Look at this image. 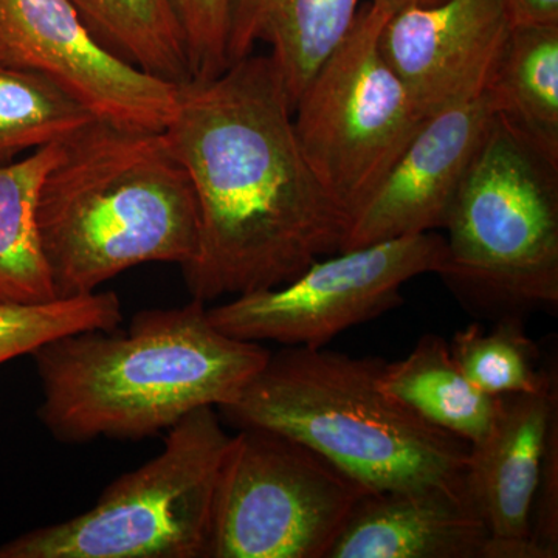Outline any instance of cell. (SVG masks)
Returning <instances> with one entry per match:
<instances>
[{"label":"cell","mask_w":558,"mask_h":558,"mask_svg":"<svg viewBox=\"0 0 558 558\" xmlns=\"http://www.w3.org/2000/svg\"><path fill=\"white\" fill-rule=\"evenodd\" d=\"M231 436L215 409L168 429L163 449L113 480L94 508L0 546V558H205Z\"/></svg>","instance_id":"8992f818"},{"label":"cell","mask_w":558,"mask_h":558,"mask_svg":"<svg viewBox=\"0 0 558 558\" xmlns=\"http://www.w3.org/2000/svg\"><path fill=\"white\" fill-rule=\"evenodd\" d=\"M94 120L57 83L0 57V167L21 154L64 142Z\"/></svg>","instance_id":"ffe728a7"},{"label":"cell","mask_w":558,"mask_h":558,"mask_svg":"<svg viewBox=\"0 0 558 558\" xmlns=\"http://www.w3.org/2000/svg\"><path fill=\"white\" fill-rule=\"evenodd\" d=\"M486 95L497 119L558 165V24L510 25Z\"/></svg>","instance_id":"2e32d148"},{"label":"cell","mask_w":558,"mask_h":558,"mask_svg":"<svg viewBox=\"0 0 558 558\" xmlns=\"http://www.w3.org/2000/svg\"><path fill=\"white\" fill-rule=\"evenodd\" d=\"M385 363L326 347H286L270 352L219 411L234 427L299 440L368 492L465 490L470 444L388 395L380 385Z\"/></svg>","instance_id":"277c9868"},{"label":"cell","mask_w":558,"mask_h":558,"mask_svg":"<svg viewBox=\"0 0 558 558\" xmlns=\"http://www.w3.org/2000/svg\"><path fill=\"white\" fill-rule=\"evenodd\" d=\"M439 277L470 310L558 304V165L495 117L447 220Z\"/></svg>","instance_id":"5b68a950"},{"label":"cell","mask_w":558,"mask_h":558,"mask_svg":"<svg viewBox=\"0 0 558 558\" xmlns=\"http://www.w3.org/2000/svg\"><path fill=\"white\" fill-rule=\"evenodd\" d=\"M510 25L558 24V0H501Z\"/></svg>","instance_id":"d4e9b609"},{"label":"cell","mask_w":558,"mask_h":558,"mask_svg":"<svg viewBox=\"0 0 558 558\" xmlns=\"http://www.w3.org/2000/svg\"><path fill=\"white\" fill-rule=\"evenodd\" d=\"M440 2L444 0H368V5L391 17L392 14L409 7H428Z\"/></svg>","instance_id":"484cf974"},{"label":"cell","mask_w":558,"mask_h":558,"mask_svg":"<svg viewBox=\"0 0 558 558\" xmlns=\"http://www.w3.org/2000/svg\"><path fill=\"white\" fill-rule=\"evenodd\" d=\"M509 31L501 0H444L392 14L379 47L428 119L486 94Z\"/></svg>","instance_id":"8fae6325"},{"label":"cell","mask_w":558,"mask_h":558,"mask_svg":"<svg viewBox=\"0 0 558 558\" xmlns=\"http://www.w3.org/2000/svg\"><path fill=\"white\" fill-rule=\"evenodd\" d=\"M449 348L465 379L494 398L542 391L557 381L539 366L538 347L521 318H499L490 330L473 323L454 333Z\"/></svg>","instance_id":"44dd1931"},{"label":"cell","mask_w":558,"mask_h":558,"mask_svg":"<svg viewBox=\"0 0 558 558\" xmlns=\"http://www.w3.org/2000/svg\"><path fill=\"white\" fill-rule=\"evenodd\" d=\"M362 0H230L227 60L270 47L290 105L354 25Z\"/></svg>","instance_id":"9a60e30c"},{"label":"cell","mask_w":558,"mask_h":558,"mask_svg":"<svg viewBox=\"0 0 558 558\" xmlns=\"http://www.w3.org/2000/svg\"><path fill=\"white\" fill-rule=\"evenodd\" d=\"M62 142L0 167V304L57 299L36 229L44 178L60 159Z\"/></svg>","instance_id":"ac0fdd59"},{"label":"cell","mask_w":558,"mask_h":558,"mask_svg":"<svg viewBox=\"0 0 558 558\" xmlns=\"http://www.w3.org/2000/svg\"><path fill=\"white\" fill-rule=\"evenodd\" d=\"M380 385L429 424L470 446L494 427L499 398L473 387L451 357L449 343L427 333L398 362L385 363Z\"/></svg>","instance_id":"e0dca14e"},{"label":"cell","mask_w":558,"mask_h":558,"mask_svg":"<svg viewBox=\"0 0 558 558\" xmlns=\"http://www.w3.org/2000/svg\"><path fill=\"white\" fill-rule=\"evenodd\" d=\"M488 537L465 490L368 492L326 558H483Z\"/></svg>","instance_id":"5bb4252c"},{"label":"cell","mask_w":558,"mask_h":558,"mask_svg":"<svg viewBox=\"0 0 558 558\" xmlns=\"http://www.w3.org/2000/svg\"><path fill=\"white\" fill-rule=\"evenodd\" d=\"M207 311L193 299L137 312L124 330H84L36 349L44 427L69 446L142 440L193 411L229 405L270 351L220 332Z\"/></svg>","instance_id":"7a4b0ae2"},{"label":"cell","mask_w":558,"mask_h":558,"mask_svg":"<svg viewBox=\"0 0 558 558\" xmlns=\"http://www.w3.org/2000/svg\"><path fill=\"white\" fill-rule=\"evenodd\" d=\"M532 539L546 557L558 556V418L550 427L531 510Z\"/></svg>","instance_id":"cb8c5ba5"},{"label":"cell","mask_w":558,"mask_h":558,"mask_svg":"<svg viewBox=\"0 0 558 558\" xmlns=\"http://www.w3.org/2000/svg\"><path fill=\"white\" fill-rule=\"evenodd\" d=\"M90 32L135 68L171 83L191 80L170 0H69Z\"/></svg>","instance_id":"d6986e66"},{"label":"cell","mask_w":558,"mask_h":558,"mask_svg":"<svg viewBox=\"0 0 558 558\" xmlns=\"http://www.w3.org/2000/svg\"><path fill=\"white\" fill-rule=\"evenodd\" d=\"M494 119L486 94L425 119L355 215L341 252L446 229Z\"/></svg>","instance_id":"7c38bea8"},{"label":"cell","mask_w":558,"mask_h":558,"mask_svg":"<svg viewBox=\"0 0 558 558\" xmlns=\"http://www.w3.org/2000/svg\"><path fill=\"white\" fill-rule=\"evenodd\" d=\"M123 322L119 295L94 292L35 304H0V365L32 355L69 333L109 330Z\"/></svg>","instance_id":"7402d4cb"},{"label":"cell","mask_w":558,"mask_h":558,"mask_svg":"<svg viewBox=\"0 0 558 558\" xmlns=\"http://www.w3.org/2000/svg\"><path fill=\"white\" fill-rule=\"evenodd\" d=\"M365 494L299 440L240 428L220 464L205 558H326Z\"/></svg>","instance_id":"ba28073f"},{"label":"cell","mask_w":558,"mask_h":558,"mask_svg":"<svg viewBox=\"0 0 558 558\" xmlns=\"http://www.w3.org/2000/svg\"><path fill=\"white\" fill-rule=\"evenodd\" d=\"M388 20L363 5L293 106L307 163L352 220L425 121L381 54Z\"/></svg>","instance_id":"52a82bcc"},{"label":"cell","mask_w":558,"mask_h":558,"mask_svg":"<svg viewBox=\"0 0 558 558\" xmlns=\"http://www.w3.org/2000/svg\"><path fill=\"white\" fill-rule=\"evenodd\" d=\"M36 229L57 299L89 295L132 267H186L199 208L165 131L94 120L62 142L44 178Z\"/></svg>","instance_id":"3957f363"},{"label":"cell","mask_w":558,"mask_h":558,"mask_svg":"<svg viewBox=\"0 0 558 558\" xmlns=\"http://www.w3.org/2000/svg\"><path fill=\"white\" fill-rule=\"evenodd\" d=\"M178 21L191 80L213 78L229 68L230 0H170Z\"/></svg>","instance_id":"603a6c76"},{"label":"cell","mask_w":558,"mask_h":558,"mask_svg":"<svg viewBox=\"0 0 558 558\" xmlns=\"http://www.w3.org/2000/svg\"><path fill=\"white\" fill-rule=\"evenodd\" d=\"M165 135L199 208V248L182 269L194 300L279 288L343 250L351 216L307 163L269 53L180 83Z\"/></svg>","instance_id":"6da1fadb"},{"label":"cell","mask_w":558,"mask_h":558,"mask_svg":"<svg viewBox=\"0 0 558 558\" xmlns=\"http://www.w3.org/2000/svg\"><path fill=\"white\" fill-rule=\"evenodd\" d=\"M0 57L47 76L119 126L165 131L178 102V83L110 51L69 0H0Z\"/></svg>","instance_id":"30bf717a"},{"label":"cell","mask_w":558,"mask_h":558,"mask_svg":"<svg viewBox=\"0 0 558 558\" xmlns=\"http://www.w3.org/2000/svg\"><path fill=\"white\" fill-rule=\"evenodd\" d=\"M446 238L435 231L395 238L330 255L279 286L208 307V318L233 339L325 348L333 337L396 310L402 288L439 274Z\"/></svg>","instance_id":"9c48e42d"},{"label":"cell","mask_w":558,"mask_h":558,"mask_svg":"<svg viewBox=\"0 0 558 558\" xmlns=\"http://www.w3.org/2000/svg\"><path fill=\"white\" fill-rule=\"evenodd\" d=\"M557 418V381L542 391L501 396L494 427L470 446L465 490L492 539L532 538V501Z\"/></svg>","instance_id":"4fadbf2b"}]
</instances>
